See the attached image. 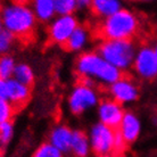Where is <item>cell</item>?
Here are the masks:
<instances>
[{
	"label": "cell",
	"instance_id": "14",
	"mask_svg": "<svg viewBox=\"0 0 157 157\" xmlns=\"http://www.w3.org/2000/svg\"><path fill=\"white\" fill-rule=\"evenodd\" d=\"M121 4L118 0H91L90 10L94 16L108 17L120 10Z\"/></svg>",
	"mask_w": 157,
	"mask_h": 157
},
{
	"label": "cell",
	"instance_id": "25",
	"mask_svg": "<svg viewBox=\"0 0 157 157\" xmlns=\"http://www.w3.org/2000/svg\"><path fill=\"white\" fill-rule=\"evenodd\" d=\"M13 136V123L12 121H5L0 123V140L6 145L10 141Z\"/></svg>",
	"mask_w": 157,
	"mask_h": 157
},
{
	"label": "cell",
	"instance_id": "4",
	"mask_svg": "<svg viewBox=\"0 0 157 157\" xmlns=\"http://www.w3.org/2000/svg\"><path fill=\"white\" fill-rule=\"evenodd\" d=\"M99 54L112 65L125 70L134 58V46L132 40H105L99 46Z\"/></svg>",
	"mask_w": 157,
	"mask_h": 157
},
{
	"label": "cell",
	"instance_id": "21",
	"mask_svg": "<svg viewBox=\"0 0 157 157\" xmlns=\"http://www.w3.org/2000/svg\"><path fill=\"white\" fill-rule=\"evenodd\" d=\"M34 156L36 157H60L62 151L52 144H42L36 150Z\"/></svg>",
	"mask_w": 157,
	"mask_h": 157
},
{
	"label": "cell",
	"instance_id": "13",
	"mask_svg": "<svg viewBox=\"0 0 157 157\" xmlns=\"http://www.w3.org/2000/svg\"><path fill=\"white\" fill-rule=\"evenodd\" d=\"M72 137H73L72 130L66 125H60L52 130L50 134V142L56 146L60 151L67 153L71 150Z\"/></svg>",
	"mask_w": 157,
	"mask_h": 157
},
{
	"label": "cell",
	"instance_id": "19",
	"mask_svg": "<svg viewBox=\"0 0 157 157\" xmlns=\"http://www.w3.org/2000/svg\"><path fill=\"white\" fill-rule=\"evenodd\" d=\"M15 63L14 59L8 55L0 56V78L8 80L14 73Z\"/></svg>",
	"mask_w": 157,
	"mask_h": 157
},
{
	"label": "cell",
	"instance_id": "28",
	"mask_svg": "<svg viewBox=\"0 0 157 157\" xmlns=\"http://www.w3.org/2000/svg\"><path fill=\"white\" fill-rule=\"evenodd\" d=\"M2 145H4V144H2L1 140H0V156L2 155V151H4V149H2Z\"/></svg>",
	"mask_w": 157,
	"mask_h": 157
},
{
	"label": "cell",
	"instance_id": "26",
	"mask_svg": "<svg viewBox=\"0 0 157 157\" xmlns=\"http://www.w3.org/2000/svg\"><path fill=\"white\" fill-rule=\"evenodd\" d=\"M0 98L8 99V84L7 80L0 78Z\"/></svg>",
	"mask_w": 157,
	"mask_h": 157
},
{
	"label": "cell",
	"instance_id": "22",
	"mask_svg": "<svg viewBox=\"0 0 157 157\" xmlns=\"http://www.w3.org/2000/svg\"><path fill=\"white\" fill-rule=\"evenodd\" d=\"M17 113L10 101H8V99L0 98V123L5 121H12V118Z\"/></svg>",
	"mask_w": 157,
	"mask_h": 157
},
{
	"label": "cell",
	"instance_id": "9",
	"mask_svg": "<svg viewBox=\"0 0 157 157\" xmlns=\"http://www.w3.org/2000/svg\"><path fill=\"white\" fill-rule=\"evenodd\" d=\"M124 112L122 109L121 104L114 99H104L99 105V117L100 122L106 125L117 129L123 118Z\"/></svg>",
	"mask_w": 157,
	"mask_h": 157
},
{
	"label": "cell",
	"instance_id": "8",
	"mask_svg": "<svg viewBox=\"0 0 157 157\" xmlns=\"http://www.w3.org/2000/svg\"><path fill=\"white\" fill-rule=\"evenodd\" d=\"M134 68L137 73L144 78H151L157 76V58L155 50L149 47L140 49L134 60Z\"/></svg>",
	"mask_w": 157,
	"mask_h": 157
},
{
	"label": "cell",
	"instance_id": "29",
	"mask_svg": "<svg viewBox=\"0 0 157 157\" xmlns=\"http://www.w3.org/2000/svg\"><path fill=\"white\" fill-rule=\"evenodd\" d=\"M2 31V20L0 18V32Z\"/></svg>",
	"mask_w": 157,
	"mask_h": 157
},
{
	"label": "cell",
	"instance_id": "3",
	"mask_svg": "<svg viewBox=\"0 0 157 157\" xmlns=\"http://www.w3.org/2000/svg\"><path fill=\"white\" fill-rule=\"evenodd\" d=\"M75 71L78 75L96 76L107 83L116 82L126 74L94 52H86L80 56L76 60Z\"/></svg>",
	"mask_w": 157,
	"mask_h": 157
},
{
	"label": "cell",
	"instance_id": "23",
	"mask_svg": "<svg viewBox=\"0 0 157 157\" xmlns=\"http://www.w3.org/2000/svg\"><path fill=\"white\" fill-rule=\"evenodd\" d=\"M128 144L124 140L123 136L121 134V132L118 131V129L115 130V139H114V147H113V153L112 156H121L125 153L128 149Z\"/></svg>",
	"mask_w": 157,
	"mask_h": 157
},
{
	"label": "cell",
	"instance_id": "5",
	"mask_svg": "<svg viewBox=\"0 0 157 157\" xmlns=\"http://www.w3.org/2000/svg\"><path fill=\"white\" fill-rule=\"evenodd\" d=\"M115 130L110 126L99 123L91 131V149L96 156H112L114 147Z\"/></svg>",
	"mask_w": 157,
	"mask_h": 157
},
{
	"label": "cell",
	"instance_id": "27",
	"mask_svg": "<svg viewBox=\"0 0 157 157\" xmlns=\"http://www.w3.org/2000/svg\"><path fill=\"white\" fill-rule=\"evenodd\" d=\"M76 2H78V7H88V6H90L91 4V0H76Z\"/></svg>",
	"mask_w": 157,
	"mask_h": 157
},
{
	"label": "cell",
	"instance_id": "7",
	"mask_svg": "<svg viewBox=\"0 0 157 157\" xmlns=\"http://www.w3.org/2000/svg\"><path fill=\"white\" fill-rule=\"evenodd\" d=\"M97 102V96L91 86L78 84L70 97V108L74 115L82 114Z\"/></svg>",
	"mask_w": 157,
	"mask_h": 157
},
{
	"label": "cell",
	"instance_id": "15",
	"mask_svg": "<svg viewBox=\"0 0 157 157\" xmlns=\"http://www.w3.org/2000/svg\"><path fill=\"white\" fill-rule=\"evenodd\" d=\"M86 34H88V30L84 26H78L71 36H68V39L60 44V47L65 51L78 50L84 46L86 41Z\"/></svg>",
	"mask_w": 157,
	"mask_h": 157
},
{
	"label": "cell",
	"instance_id": "6",
	"mask_svg": "<svg viewBox=\"0 0 157 157\" xmlns=\"http://www.w3.org/2000/svg\"><path fill=\"white\" fill-rule=\"evenodd\" d=\"M78 26L76 18L71 15H62L48 29V44H62Z\"/></svg>",
	"mask_w": 157,
	"mask_h": 157
},
{
	"label": "cell",
	"instance_id": "24",
	"mask_svg": "<svg viewBox=\"0 0 157 157\" xmlns=\"http://www.w3.org/2000/svg\"><path fill=\"white\" fill-rule=\"evenodd\" d=\"M15 40V36L12 32L8 30H2L0 32V54H4L6 51L9 50V48L13 46Z\"/></svg>",
	"mask_w": 157,
	"mask_h": 157
},
{
	"label": "cell",
	"instance_id": "18",
	"mask_svg": "<svg viewBox=\"0 0 157 157\" xmlns=\"http://www.w3.org/2000/svg\"><path fill=\"white\" fill-rule=\"evenodd\" d=\"M13 75H14L15 80H17L18 82L23 83L25 86H30V88H33V86H34L33 72H32L31 67L26 64H20V65L15 66Z\"/></svg>",
	"mask_w": 157,
	"mask_h": 157
},
{
	"label": "cell",
	"instance_id": "20",
	"mask_svg": "<svg viewBox=\"0 0 157 157\" xmlns=\"http://www.w3.org/2000/svg\"><path fill=\"white\" fill-rule=\"evenodd\" d=\"M55 10L59 15H71L78 7L76 0H54Z\"/></svg>",
	"mask_w": 157,
	"mask_h": 157
},
{
	"label": "cell",
	"instance_id": "12",
	"mask_svg": "<svg viewBox=\"0 0 157 157\" xmlns=\"http://www.w3.org/2000/svg\"><path fill=\"white\" fill-rule=\"evenodd\" d=\"M128 145L133 144L140 133V123L136 115L132 113H124L121 124L117 128Z\"/></svg>",
	"mask_w": 157,
	"mask_h": 157
},
{
	"label": "cell",
	"instance_id": "11",
	"mask_svg": "<svg viewBox=\"0 0 157 157\" xmlns=\"http://www.w3.org/2000/svg\"><path fill=\"white\" fill-rule=\"evenodd\" d=\"M8 84V100L10 101L13 107L15 108L16 113H18L28 105L29 100L31 99L32 88L18 82L15 78L7 80Z\"/></svg>",
	"mask_w": 157,
	"mask_h": 157
},
{
	"label": "cell",
	"instance_id": "16",
	"mask_svg": "<svg viewBox=\"0 0 157 157\" xmlns=\"http://www.w3.org/2000/svg\"><path fill=\"white\" fill-rule=\"evenodd\" d=\"M71 150L75 156H86L89 154V139L83 131L73 132Z\"/></svg>",
	"mask_w": 157,
	"mask_h": 157
},
{
	"label": "cell",
	"instance_id": "2",
	"mask_svg": "<svg viewBox=\"0 0 157 157\" xmlns=\"http://www.w3.org/2000/svg\"><path fill=\"white\" fill-rule=\"evenodd\" d=\"M2 24L12 32L15 39L28 44L34 39L36 15L31 9L22 4H14L2 13Z\"/></svg>",
	"mask_w": 157,
	"mask_h": 157
},
{
	"label": "cell",
	"instance_id": "1",
	"mask_svg": "<svg viewBox=\"0 0 157 157\" xmlns=\"http://www.w3.org/2000/svg\"><path fill=\"white\" fill-rule=\"evenodd\" d=\"M140 30L137 16L129 10L120 9L113 15L98 23L92 31L96 39L105 40H133Z\"/></svg>",
	"mask_w": 157,
	"mask_h": 157
},
{
	"label": "cell",
	"instance_id": "10",
	"mask_svg": "<svg viewBox=\"0 0 157 157\" xmlns=\"http://www.w3.org/2000/svg\"><path fill=\"white\" fill-rule=\"evenodd\" d=\"M110 94L113 96V99L120 102L121 105L124 102L137 100L139 97L137 86L132 82V78H126V74L116 82L112 83Z\"/></svg>",
	"mask_w": 157,
	"mask_h": 157
},
{
	"label": "cell",
	"instance_id": "17",
	"mask_svg": "<svg viewBox=\"0 0 157 157\" xmlns=\"http://www.w3.org/2000/svg\"><path fill=\"white\" fill-rule=\"evenodd\" d=\"M36 16L42 22L50 20L55 10V1L54 0H33Z\"/></svg>",
	"mask_w": 157,
	"mask_h": 157
},
{
	"label": "cell",
	"instance_id": "30",
	"mask_svg": "<svg viewBox=\"0 0 157 157\" xmlns=\"http://www.w3.org/2000/svg\"><path fill=\"white\" fill-rule=\"evenodd\" d=\"M155 55H156V58H157V47H156V49H155Z\"/></svg>",
	"mask_w": 157,
	"mask_h": 157
}]
</instances>
